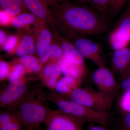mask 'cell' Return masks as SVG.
Wrapping results in <instances>:
<instances>
[{
	"label": "cell",
	"instance_id": "6da1fadb",
	"mask_svg": "<svg viewBox=\"0 0 130 130\" xmlns=\"http://www.w3.org/2000/svg\"><path fill=\"white\" fill-rule=\"evenodd\" d=\"M59 33L69 40L102 35L109 30L111 21L98 14L88 5L69 1L49 6Z\"/></svg>",
	"mask_w": 130,
	"mask_h": 130
},
{
	"label": "cell",
	"instance_id": "7a4b0ae2",
	"mask_svg": "<svg viewBox=\"0 0 130 130\" xmlns=\"http://www.w3.org/2000/svg\"><path fill=\"white\" fill-rule=\"evenodd\" d=\"M44 87L41 82L32 85L28 94L15 112L23 126L32 129L44 123L48 114L51 111L49 108Z\"/></svg>",
	"mask_w": 130,
	"mask_h": 130
},
{
	"label": "cell",
	"instance_id": "3957f363",
	"mask_svg": "<svg viewBox=\"0 0 130 130\" xmlns=\"http://www.w3.org/2000/svg\"><path fill=\"white\" fill-rule=\"evenodd\" d=\"M48 101L54 103L59 110L83 120L86 122L97 123L106 126L110 119L109 112L102 111L81 105L63 97L55 91L46 94Z\"/></svg>",
	"mask_w": 130,
	"mask_h": 130
},
{
	"label": "cell",
	"instance_id": "277c9868",
	"mask_svg": "<svg viewBox=\"0 0 130 130\" xmlns=\"http://www.w3.org/2000/svg\"><path fill=\"white\" fill-rule=\"evenodd\" d=\"M40 78L25 76L20 79L9 81L0 93V107L15 112L28 94L32 82Z\"/></svg>",
	"mask_w": 130,
	"mask_h": 130
},
{
	"label": "cell",
	"instance_id": "5b68a950",
	"mask_svg": "<svg viewBox=\"0 0 130 130\" xmlns=\"http://www.w3.org/2000/svg\"><path fill=\"white\" fill-rule=\"evenodd\" d=\"M60 95L78 104L102 111H108L113 102V98L110 96L90 88H78L68 94Z\"/></svg>",
	"mask_w": 130,
	"mask_h": 130
},
{
	"label": "cell",
	"instance_id": "8992f818",
	"mask_svg": "<svg viewBox=\"0 0 130 130\" xmlns=\"http://www.w3.org/2000/svg\"><path fill=\"white\" fill-rule=\"evenodd\" d=\"M108 42L113 51L128 47L130 44V2L110 31Z\"/></svg>",
	"mask_w": 130,
	"mask_h": 130
},
{
	"label": "cell",
	"instance_id": "52a82bcc",
	"mask_svg": "<svg viewBox=\"0 0 130 130\" xmlns=\"http://www.w3.org/2000/svg\"><path fill=\"white\" fill-rule=\"evenodd\" d=\"M83 120L60 110L49 112L44 124L46 130H83Z\"/></svg>",
	"mask_w": 130,
	"mask_h": 130
},
{
	"label": "cell",
	"instance_id": "ba28073f",
	"mask_svg": "<svg viewBox=\"0 0 130 130\" xmlns=\"http://www.w3.org/2000/svg\"><path fill=\"white\" fill-rule=\"evenodd\" d=\"M70 40L85 59L90 60L99 67L105 66V54L100 44L86 37Z\"/></svg>",
	"mask_w": 130,
	"mask_h": 130
},
{
	"label": "cell",
	"instance_id": "9c48e42d",
	"mask_svg": "<svg viewBox=\"0 0 130 130\" xmlns=\"http://www.w3.org/2000/svg\"><path fill=\"white\" fill-rule=\"evenodd\" d=\"M92 79L98 90L114 99L120 87L112 72L106 66L99 67L93 72Z\"/></svg>",
	"mask_w": 130,
	"mask_h": 130
},
{
	"label": "cell",
	"instance_id": "30bf717a",
	"mask_svg": "<svg viewBox=\"0 0 130 130\" xmlns=\"http://www.w3.org/2000/svg\"><path fill=\"white\" fill-rule=\"evenodd\" d=\"M110 63L113 73L120 80L130 75V47L113 51Z\"/></svg>",
	"mask_w": 130,
	"mask_h": 130
},
{
	"label": "cell",
	"instance_id": "8fae6325",
	"mask_svg": "<svg viewBox=\"0 0 130 130\" xmlns=\"http://www.w3.org/2000/svg\"><path fill=\"white\" fill-rule=\"evenodd\" d=\"M28 11L38 20L44 21L51 26L53 34L58 32L49 7L44 0H22Z\"/></svg>",
	"mask_w": 130,
	"mask_h": 130
},
{
	"label": "cell",
	"instance_id": "7c38bea8",
	"mask_svg": "<svg viewBox=\"0 0 130 130\" xmlns=\"http://www.w3.org/2000/svg\"><path fill=\"white\" fill-rule=\"evenodd\" d=\"M47 24L38 19L35 24L36 34V53L38 56L44 53L51 44L53 34L47 27Z\"/></svg>",
	"mask_w": 130,
	"mask_h": 130
},
{
	"label": "cell",
	"instance_id": "4fadbf2b",
	"mask_svg": "<svg viewBox=\"0 0 130 130\" xmlns=\"http://www.w3.org/2000/svg\"><path fill=\"white\" fill-rule=\"evenodd\" d=\"M59 60H54L47 63L41 75L43 85L51 91H55L56 84L62 74L58 63Z\"/></svg>",
	"mask_w": 130,
	"mask_h": 130
},
{
	"label": "cell",
	"instance_id": "5bb4252c",
	"mask_svg": "<svg viewBox=\"0 0 130 130\" xmlns=\"http://www.w3.org/2000/svg\"><path fill=\"white\" fill-rule=\"evenodd\" d=\"M62 48L64 57L69 61L78 64L85 65V59L71 41L58 33L54 36Z\"/></svg>",
	"mask_w": 130,
	"mask_h": 130
},
{
	"label": "cell",
	"instance_id": "9a60e30c",
	"mask_svg": "<svg viewBox=\"0 0 130 130\" xmlns=\"http://www.w3.org/2000/svg\"><path fill=\"white\" fill-rule=\"evenodd\" d=\"M58 63L61 73L64 76L83 79L86 73L85 64H78L73 63L67 59L64 56L59 60Z\"/></svg>",
	"mask_w": 130,
	"mask_h": 130
},
{
	"label": "cell",
	"instance_id": "2e32d148",
	"mask_svg": "<svg viewBox=\"0 0 130 130\" xmlns=\"http://www.w3.org/2000/svg\"><path fill=\"white\" fill-rule=\"evenodd\" d=\"M36 34L35 30L24 36L14 51L19 57L36 53Z\"/></svg>",
	"mask_w": 130,
	"mask_h": 130
},
{
	"label": "cell",
	"instance_id": "e0dca14e",
	"mask_svg": "<svg viewBox=\"0 0 130 130\" xmlns=\"http://www.w3.org/2000/svg\"><path fill=\"white\" fill-rule=\"evenodd\" d=\"M6 110L0 113V130H22L23 125L15 112Z\"/></svg>",
	"mask_w": 130,
	"mask_h": 130
},
{
	"label": "cell",
	"instance_id": "ac0fdd59",
	"mask_svg": "<svg viewBox=\"0 0 130 130\" xmlns=\"http://www.w3.org/2000/svg\"><path fill=\"white\" fill-rule=\"evenodd\" d=\"M82 83V79L64 76L57 82L55 91L60 94H68L79 88Z\"/></svg>",
	"mask_w": 130,
	"mask_h": 130
},
{
	"label": "cell",
	"instance_id": "d6986e66",
	"mask_svg": "<svg viewBox=\"0 0 130 130\" xmlns=\"http://www.w3.org/2000/svg\"><path fill=\"white\" fill-rule=\"evenodd\" d=\"M15 61L23 66L26 74L38 73L41 76L43 69L39 59L32 55H26L20 57Z\"/></svg>",
	"mask_w": 130,
	"mask_h": 130
},
{
	"label": "cell",
	"instance_id": "ffe728a7",
	"mask_svg": "<svg viewBox=\"0 0 130 130\" xmlns=\"http://www.w3.org/2000/svg\"><path fill=\"white\" fill-rule=\"evenodd\" d=\"M64 56L62 48L57 42V44L51 43L41 56L39 60L42 64L48 63L54 60H60Z\"/></svg>",
	"mask_w": 130,
	"mask_h": 130
},
{
	"label": "cell",
	"instance_id": "44dd1931",
	"mask_svg": "<svg viewBox=\"0 0 130 130\" xmlns=\"http://www.w3.org/2000/svg\"><path fill=\"white\" fill-rule=\"evenodd\" d=\"M37 20V17L31 13L25 12L14 17L12 20L11 25L16 29H21L35 24Z\"/></svg>",
	"mask_w": 130,
	"mask_h": 130
},
{
	"label": "cell",
	"instance_id": "7402d4cb",
	"mask_svg": "<svg viewBox=\"0 0 130 130\" xmlns=\"http://www.w3.org/2000/svg\"><path fill=\"white\" fill-rule=\"evenodd\" d=\"M111 1V0H91L88 6L98 14L108 18V13Z\"/></svg>",
	"mask_w": 130,
	"mask_h": 130
},
{
	"label": "cell",
	"instance_id": "603a6c76",
	"mask_svg": "<svg viewBox=\"0 0 130 130\" xmlns=\"http://www.w3.org/2000/svg\"><path fill=\"white\" fill-rule=\"evenodd\" d=\"M0 5L3 11L13 17L24 12L13 0H0Z\"/></svg>",
	"mask_w": 130,
	"mask_h": 130
},
{
	"label": "cell",
	"instance_id": "cb8c5ba5",
	"mask_svg": "<svg viewBox=\"0 0 130 130\" xmlns=\"http://www.w3.org/2000/svg\"><path fill=\"white\" fill-rule=\"evenodd\" d=\"M25 69L20 63L14 61L12 65L11 70L8 76L9 82L21 78L26 76Z\"/></svg>",
	"mask_w": 130,
	"mask_h": 130
},
{
	"label": "cell",
	"instance_id": "d4e9b609",
	"mask_svg": "<svg viewBox=\"0 0 130 130\" xmlns=\"http://www.w3.org/2000/svg\"><path fill=\"white\" fill-rule=\"evenodd\" d=\"M126 2H130V0H111L109 5L108 16L111 20L119 14Z\"/></svg>",
	"mask_w": 130,
	"mask_h": 130
},
{
	"label": "cell",
	"instance_id": "484cf974",
	"mask_svg": "<svg viewBox=\"0 0 130 130\" xmlns=\"http://www.w3.org/2000/svg\"><path fill=\"white\" fill-rule=\"evenodd\" d=\"M18 42V37L15 35H10L8 37L6 41L3 45L2 48L6 52L11 53L16 48Z\"/></svg>",
	"mask_w": 130,
	"mask_h": 130
},
{
	"label": "cell",
	"instance_id": "4316f807",
	"mask_svg": "<svg viewBox=\"0 0 130 130\" xmlns=\"http://www.w3.org/2000/svg\"><path fill=\"white\" fill-rule=\"evenodd\" d=\"M120 107L124 113L130 112V92L124 91L119 102Z\"/></svg>",
	"mask_w": 130,
	"mask_h": 130
},
{
	"label": "cell",
	"instance_id": "83f0119b",
	"mask_svg": "<svg viewBox=\"0 0 130 130\" xmlns=\"http://www.w3.org/2000/svg\"><path fill=\"white\" fill-rule=\"evenodd\" d=\"M12 66L5 61H0V81L1 82L8 79L11 70Z\"/></svg>",
	"mask_w": 130,
	"mask_h": 130
},
{
	"label": "cell",
	"instance_id": "f1b7e54d",
	"mask_svg": "<svg viewBox=\"0 0 130 130\" xmlns=\"http://www.w3.org/2000/svg\"><path fill=\"white\" fill-rule=\"evenodd\" d=\"M120 130H130V112L124 113L120 124Z\"/></svg>",
	"mask_w": 130,
	"mask_h": 130
},
{
	"label": "cell",
	"instance_id": "f546056e",
	"mask_svg": "<svg viewBox=\"0 0 130 130\" xmlns=\"http://www.w3.org/2000/svg\"><path fill=\"white\" fill-rule=\"evenodd\" d=\"M14 17L8 14L4 11H1L0 14V23L1 25L6 26L11 24Z\"/></svg>",
	"mask_w": 130,
	"mask_h": 130
},
{
	"label": "cell",
	"instance_id": "4dcf8cb0",
	"mask_svg": "<svg viewBox=\"0 0 130 130\" xmlns=\"http://www.w3.org/2000/svg\"><path fill=\"white\" fill-rule=\"evenodd\" d=\"M119 85L124 91L130 92V75L120 79Z\"/></svg>",
	"mask_w": 130,
	"mask_h": 130
},
{
	"label": "cell",
	"instance_id": "1f68e13d",
	"mask_svg": "<svg viewBox=\"0 0 130 130\" xmlns=\"http://www.w3.org/2000/svg\"><path fill=\"white\" fill-rule=\"evenodd\" d=\"M6 36L5 32L2 30H0V44L1 46H2L6 41Z\"/></svg>",
	"mask_w": 130,
	"mask_h": 130
},
{
	"label": "cell",
	"instance_id": "d6a6232c",
	"mask_svg": "<svg viewBox=\"0 0 130 130\" xmlns=\"http://www.w3.org/2000/svg\"><path fill=\"white\" fill-rule=\"evenodd\" d=\"M44 1L46 3L48 6L56 3H63L69 1L70 0H44Z\"/></svg>",
	"mask_w": 130,
	"mask_h": 130
},
{
	"label": "cell",
	"instance_id": "836d02e7",
	"mask_svg": "<svg viewBox=\"0 0 130 130\" xmlns=\"http://www.w3.org/2000/svg\"><path fill=\"white\" fill-rule=\"evenodd\" d=\"M88 130H108L102 126H93L90 127Z\"/></svg>",
	"mask_w": 130,
	"mask_h": 130
},
{
	"label": "cell",
	"instance_id": "e575fe53",
	"mask_svg": "<svg viewBox=\"0 0 130 130\" xmlns=\"http://www.w3.org/2000/svg\"><path fill=\"white\" fill-rule=\"evenodd\" d=\"M77 5H88L90 0H75Z\"/></svg>",
	"mask_w": 130,
	"mask_h": 130
},
{
	"label": "cell",
	"instance_id": "d590c367",
	"mask_svg": "<svg viewBox=\"0 0 130 130\" xmlns=\"http://www.w3.org/2000/svg\"><path fill=\"white\" fill-rule=\"evenodd\" d=\"M33 130H42V129L41 128H40V126H38V127H37V128H35V129Z\"/></svg>",
	"mask_w": 130,
	"mask_h": 130
},
{
	"label": "cell",
	"instance_id": "8d00e7d4",
	"mask_svg": "<svg viewBox=\"0 0 130 130\" xmlns=\"http://www.w3.org/2000/svg\"><path fill=\"white\" fill-rule=\"evenodd\" d=\"M33 130L32 129V128H27V130Z\"/></svg>",
	"mask_w": 130,
	"mask_h": 130
},
{
	"label": "cell",
	"instance_id": "74e56055",
	"mask_svg": "<svg viewBox=\"0 0 130 130\" xmlns=\"http://www.w3.org/2000/svg\"><path fill=\"white\" fill-rule=\"evenodd\" d=\"M90 1H91V0H90Z\"/></svg>",
	"mask_w": 130,
	"mask_h": 130
}]
</instances>
